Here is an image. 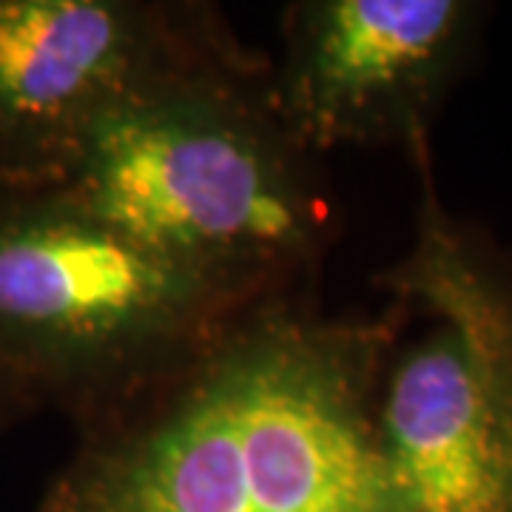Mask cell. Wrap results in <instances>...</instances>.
I'll list each match as a JSON object with an SVG mask.
<instances>
[{"instance_id":"obj_1","label":"cell","mask_w":512,"mask_h":512,"mask_svg":"<svg viewBox=\"0 0 512 512\" xmlns=\"http://www.w3.org/2000/svg\"><path fill=\"white\" fill-rule=\"evenodd\" d=\"M410 308L254 305L191 365L77 433L35 512H410L376 439Z\"/></svg>"},{"instance_id":"obj_2","label":"cell","mask_w":512,"mask_h":512,"mask_svg":"<svg viewBox=\"0 0 512 512\" xmlns=\"http://www.w3.org/2000/svg\"><path fill=\"white\" fill-rule=\"evenodd\" d=\"M143 248L268 299L308 288L336 239L328 171L245 46L171 74L100 120L60 185Z\"/></svg>"},{"instance_id":"obj_3","label":"cell","mask_w":512,"mask_h":512,"mask_svg":"<svg viewBox=\"0 0 512 512\" xmlns=\"http://www.w3.org/2000/svg\"><path fill=\"white\" fill-rule=\"evenodd\" d=\"M259 302L148 251L55 185L0 188V365L77 433L163 387Z\"/></svg>"},{"instance_id":"obj_4","label":"cell","mask_w":512,"mask_h":512,"mask_svg":"<svg viewBox=\"0 0 512 512\" xmlns=\"http://www.w3.org/2000/svg\"><path fill=\"white\" fill-rule=\"evenodd\" d=\"M407 157L416 231L376 285L433 325L384 365L379 450L410 512H512V256L441 202L430 140Z\"/></svg>"},{"instance_id":"obj_5","label":"cell","mask_w":512,"mask_h":512,"mask_svg":"<svg viewBox=\"0 0 512 512\" xmlns=\"http://www.w3.org/2000/svg\"><path fill=\"white\" fill-rule=\"evenodd\" d=\"M245 46L200 0H0V188L60 185L111 111Z\"/></svg>"},{"instance_id":"obj_6","label":"cell","mask_w":512,"mask_h":512,"mask_svg":"<svg viewBox=\"0 0 512 512\" xmlns=\"http://www.w3.org/2000/svg\"><path fill=\"white\" fill-rule=\"evenodd\" d=\"M473 0H293L271 57L276 106L325 157L333 148L430 140V123L476 52Z\"/></svg>"},{"instance_id":"obj_7","label":"cell","mask_w":512,"mask_h":512,"mask_svg":"<svg viewBox=\"0 0 512 512\" xmlns=\"http://www.w3.org/2000/svg\"><path fill=\"white\" fill-rule=\"evenodd\" d=\"M43 410L46 404L35 387L23 382L18 373H12L6 365H0V436L32 421Z\"/></svg>"}]
</instances>
